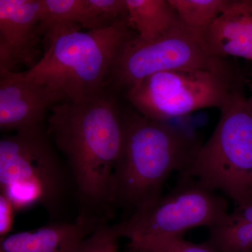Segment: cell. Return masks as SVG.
<instances>
[{"mask_svg": "<svg viewBox=\"0 0 252 252\" xmlns=\"http://www.w3.org/2000/svg\"><path fill=\"white\" fill-rule=\"evenodd\" d=\"M125 135L113 177L114 207L132 214L157 200L172 172L185 173L201 144L177 127L124 112Z\"/></svg>", "mask_w": 252, "mask_h": 252, "instance_id": "2", "label": "cell"}, {"mask_svg": "<svg viewBox=\"0 0 252 252\" xmlns=\"http://www.w3.org/2000/svg\"><path fill=\"white\" fill-rule=\"evenodd\" d=\"M0 188L16 212L39 205L56 221H64V208L75 190L45 126L1 137Z\"/></svg>", "mask_w": 252, "mask_h": 252, "instance_id": "4", "label": "cell"}, {"mask_svg": "<svg viewBox=\"0 0 252 252\" xmlns=\"http://www.w3.org/2000/svg\"><path fill=\"white\" fill-rule=\"evenodd\" d=\"M187 27L201 33L227 7L230 0H168Z\"/></svg>", "mask_w": 252, "mask_h": 252, "instance_id": "15", "label": "cell"}, {"mask_svg": "<svg viewBox=\"0 0 252 252\" xmlns=\"http://www.w3.org/2000/svg\"><path fill=\"white\" fill-rule=\"evenodd\" d=\"M240 81L210 71L179 69L156 73L125 92L126 99L144 117L165 122L202 109H220Z\"/></svg>", "mask_w": 252, "mask_h": 252, "instance_id": "8", "label": "cell"}, {"mask_svg": "<svg viewBox=\"0 0 252 252\" xmlns=\"http://www.w3.org/2000/svg\"><path fill=\"white\" fill-rule=\"evenodd\" d=\"M15 207L9 198L0 193V238L9 235L14 225Z\"/></svg>", "mask_w": 252, "mask_h": 252, "instance_id": "19", "label": "cell"}, {"mask_svg": "<svg viewBox=\"0 0 252 252\" xmlns=\"http://www.w3.org/2000/svg\"><path fill=\"white\" fill-rule=\"evenodd\" d=\"M183 175L167 195L114 225L120 238L135 244L156 237L183 235L199 226L212 228L226 223L228 201L198 181Z\"/></svg>", "mask_w": 252, "mask_h": 252, "instance_id": "7", "label": "cell"}, {"mask_svg": "<svg viewBox=\"0 0 252 252\" xmlns=\"http://www.w3.org/2000/svg\"><path fill=\"white\" fill-rule=\"evenodd\" d=\"M126 4L129 22L142 42L156 40L180 21L168 0H126Z\"/></svg>", "mask_w": 252, "mask_h": 252, "instance_id": "13", "label": "cell"}, {"mask_svg": "<svg viewBox=\"0 0 252 252\" xmlns=\"http://www.w3.org/2000/svg\"><path fill=\"white\" fill-rule=\"evenodd\" d=\"M65 101L49 86L22 77L14 71L0 72V129L26 130L44 125L48 113Z\"/></svg>", "mask_w": 252, "mask_h": 252, "instance_id": "9", "label": "cell"}, {"mask_svg": "<svg viewBox=\"0 0 252 252\" xmlns=\"http://www.w3.org/2000/svg\"><path fill=\"white\" fill-rule=\"evenodd\" d=\"M39 31L44 35L48 29L58 25L77 24L91 31L94 22L92 0H38Z\"/></svg>", "mask_w": 252, "mask_h": 252, "instance_id": "14", "label": "cell"}, {"mask_svg": "<svg viewBox=\"0 0 252 252\" xmlns=\"http://www.w3.org/2000/svg\"><path fill=\"white\" fill-rule=\"evenodd\" d=\"M122 252H152L146 249L135 248V247L129 246L127 245V250Z\"/></svg>", "mask_w": 252, "mask_h": 252, "instance_id": "21", "label": "cell"}, {"mask_svg": "<svg viewBox=\"0 0 252 252\" xmlns=\"http://www.w3.org/2000/svg\"><path fill=\"white\" fill-rule=\"evenodd\" d=\"M241 87L233 91L220 109L211 137L182 174L223 192L237 206L249 202L248 182L252 175V112Z\"/></svg>", "mask_w": 252, "mask_h": 252, "instance_id": "5", "label": "cell"}, {"mask_svg": "<svg viewBox=\"0 0 252 252\" xmlns=\"http://www.w3.org/2000/svg\"><path fill=\"white\" fill-rule=\"evenodd\" d=\"M248 102L249 107H250V108L251 109L252 112V96L250 99H248Z\"/></svg>", "mask_w": 252, "mask_h": 252, "instance_id": "23", "label": "cell"}, {"mask_svg": "<svg viewBox=\"0 0 252 252\" xmlns=\"http://www.w3.org/2000/svg\"><path fill=\"white\" fill-rule=\"evenodd\" d=\"M179 69H202L240 81L233 66L209 54L201 34L180 21L156 40L142 42L135 36L127 41L113 63L107 89L125 93L152 74Z\"/></svg>", "mask_w": 252, "mask_h": 252, "instance_id": "6", "label": "cell"}, {"mask_svg": "<svg viewBox=\"0 0 252 252\" xmlns=\"http://www.w3.org/2000/svg\"><path fill=\"white\" fill-rule=\"evenodd\" d=\"M128 18L110 27L81 31L77 24L58 25L44 33V53L22 77L49 86L65 101L79 102L107 90L113 63L135 38Z\"/></svg>", "mask_w": 252, "mask_h": 252, "instance_id": "3", "label": "cell"}, {"mask_svg": "<svg viewBox=\"0 0 252 252\" xmlns=\"http://www.w3.org/2000/svg\"><path fill=\"white\" fill-rule=\"evenodd\" d=\"M206 244L215 252H252V223H225L210 228Z\"/></svg>", "mask_w": 252, "mask_h": 252, "instance_id": "16", "label": "cell"}, {"mask_svg": "<svg viewBox=\"0 0 252 252\" xmlns=\"http://www.w3.org/2000/svg\"><path fill=\"white\" fill-rule=\"evenodd\" d=\"M225 223H252V200L238 205L234 211L230 212Z\"/></svg>", "mask_w": 252, "mask_h": 252, "instance_id": "20", "label": "cell"}, {"mask_svg": "<svg viewBox=\"0 0 252 252\" xmlns=\"http://www.w3.org/2000/svg\"><path fill=\"white\" fill-rule=\"evenodd\" d=\"M98 228L77 217L74 222L55 221L7 235L1 240L0 252H72Z\"/></svg>", "mask_w": 252, "mask_h": 252, "instance_id": "12", "label": "cell"}, {"mask_svg": "<svg viewBox=\"0 0 252 252\" xmlns=\"http://www.w3.org/2000/svg\"><path fill=\"white\" fill-rule=\"evenodd\" d=\"M46 129L70 172L77 218L97 227L109 224L117 212L113 177L125 135L124 112L113 92L60 102L51 109Z\"/></svg>", "mask_w": 252, "mask_h": 252, "instance_id": "1", "label": "cell"}, {"mask_svg": "<svg viewBox=\"0 0 252 252\" xmlns=\"http://www.w3.org/2000/svg\"><path fill=\"white\" fill-rule=\"evenodd\" d=\"M129 246L146 249L152 252H215L206 243L197 245L187 241L182 235H165L147 239Z\"/></svg>", "mask_w": 252, "mask_h": 252, "instance_id": "17", "label": "cell"}, {"mask_svg": "<svg viewBox=\"0 0 252 252\" xmlns=\"http://www.w3.org/2000/svg\"><path fill=\"white\" fill-rule=\"evenodd\" d=\"M38 0H0V72L39 61ZM29 68V69H30Z\"/></svg>", "mask_w": 252, "mask_h": 252, "instance_id": "10", "label": "cell"}, {"mask_svg": "<svg viewBox=\"0 0 252 252\" xmlns=\"http://www.w3.org/2000/svg\"><path fill=\"white\" fill-rule=\"evenodd\" d=\"M201 37L209 54L215 57L252 61V0H230Z\"/></svg>", "mask_w": 252, "mask_h": 252, "instance_id": "11", "label": "cell"}, {"mask_svg": "<svg viewBox=\"0 0 252 252\" xmlns=\"http://www.w3.org/2000/svg\"><path fill=\"white\" fill-rule=\"evenodd\" d=\"M249 202L252 200V175L250 176L248 182Z\"/></svg>", "mask_w": 252, "mask_h": 252, "instance_id": "22", "label": "cell"}, {"mask_svg": "<svg viewBox=\"0 0 252 252\" xmlns=\"http://www.w3.org/2000/svg\"><path fill=\"white\" fill-rule=\"evenodd\" d=\"M119 238L114 225H102L84 239L72 252H119Z\"/></svg>", "mask_w": 252, "mask_h": 252, "instance_id": "18", "label": "cell"}]
</instances>
